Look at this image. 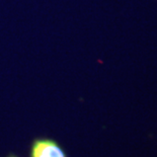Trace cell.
Returning <instances> with one entry per match:
<instances>
[{
  "instance_id": "1",
  "label": "cell",
  "mask_w": 157,
  "mask_h": 157,
  "mask_svg": "<svg viewBox=\"0 0 157 157\" xmlns=\"http://www.w3.org/2000/svg\"><path fill=\"white\" fill-rule=\"evenodd\" d=\"M32 157H66L59 145L51 140H36L33 146Z\"/></svg>"
}]
</instances>
